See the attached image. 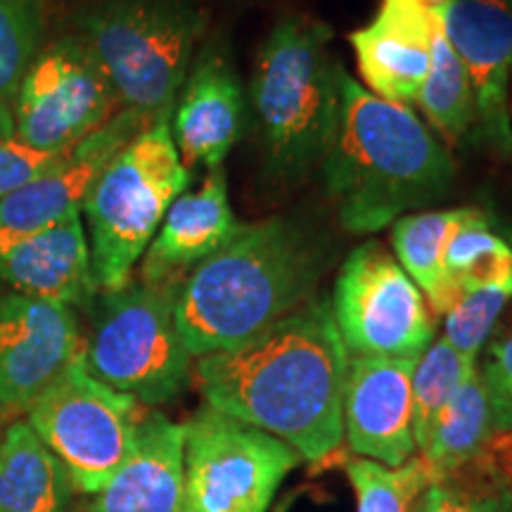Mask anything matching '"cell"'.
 <instances>
[{
    "mask_svg": "<svg viewBox=\"0 0 512 512\" xmlns=\"http://www.w3.org/2000/svg\"><path fill=\"white\" fill-rule=\"evenodd\" d=\"M347 366L330 304L306 302L240 347L197 358L195 377L207 406L318 463L344 439Z\"/></svg>",
    "mask_w": 512,
    "mask_h": 512,
    "instance_id": "1",
    "label": "cell"
},
{
    "mask_svg": "<svg viewBox=\"0 0 512 512\" xmlns=\"http://www.w3.org/2000/svg\"><path fill=\"white\" fill-rule=\"evenodd\" d=\"M342 226L377 233L451 188L456 166L406 105L377 98L339 69L337 119L323 155Z\"/></svg>",
    "mask_w": 512,
    "mask_h": 512,
    "instance_id": "2",
    "label": "cell"
},
{
    "mask_svg": "<svg viewBox=\"0 0 512 512\" xmlns=\"http://www.w3.org/2000/svg\"><path fill=\"white\" fill-rule=\"evenodd\" d=\"M323 252L290 219L240 226L192 268L176 290V325L190 356L228 351L261 335L309 302Z\"/></svg>",
    "mask_w": 512,
    "mask_h": 512,
    "instance_id": "3",
    "label": "cell"
},
{
    "mask_svg": "<svg viewBox=\"0 0 512 512\" xmlns=\"http://www.w3.org/2000/svg\"><path fill=\"white\" fill-rule=\"evenodd\" d=\"M339 69L325 24L285 17L268 34L254 62L249 102L273 176L297 178L323 162L337 119Z\"/></svg>",
    "mask_w": 512,
    "mask_h": 512,
    "instance_id": "4",
    "label": "cell"
},
{
    "mask_svg": "<svg viewBox=\"0 0 512 512\" xmlns=\"http://www.w3.org/2000/svg\"><path fill=\"white\" fill-rule=\"evenodd\" d=\"M202 29L185 0H100L81 15V38L121 110L150 121L174 112Z\"/></svg>",
    "mask_w": 512,
    "mask_h": 512,
    "instance_id": "5",
    "label": "cell"
},
{
    "mask_svg": "<svg viewBox=\"0 0 512 512\" xmlns=\"http://www.w3.org/2000/svg\"><path fill=\"white\" fill-rule=\"evenodd\" d=\"M169 121L171 117L159 119L133 138L105 166L81 204L93 275L102 292H117L131 283L133 266L190 183V169L181 162Z\"/></svg>",
    "mask_w": 512,
    "mask_h": 512,
    "instance_id": "6",
    "label": "cell"
},
{
    "mask_svg": "<svg viewBox=\"0 0 512 512\" xmlns=\"http://www.w3.org/2000/svg\"><path fill=\"white\" fill-rule=\"evenodd\" d=\"M176 290L128 283L105 292L83 342V361L95 380L145 406H162L183 392L192 356L176 325Z\"/></svg>",
    "mask_w": 512,
    "mask_h": 512,
    "instance_id": "7",
    "label": "cell"
},
{
    "mask_svg": "<svg viewBox=\"0 0 512 512\" xmlns=\"http://www.w3.org/2000/svg\"><path fill=\"white\" fill-rule=\"evenodd\" d=\"M183 427V512H266L302 465L290 444L211 406Z\"/></svg>",
    "mask_w": 512,
    "mask_h": 512,
    "instance_id": "8",
    "label": "cell"
},
{
    "mask_svg": "<svg viewBox=\"0 0 512 512\" xmlns=\"http://www.w3.org/2000/svg\"><path fill=\"white\" fill-rule=\"evenodd\" d=\"M29 427L64 465L74 489L95 496L124 463L140 403L95 380L83 354L27 408Z\"/></svg>",
    "mask_w": 512,
    "mask_h": 512,
    "instance_id": "9",
    "label": "cell"
},
{
    "mask_svg": "<svg viewBox=\"0 0 512 512\" xmlns=\"http://www.w3.org/2000/svg\"><path fill=\"white\" fill-rule=\"evenodd\" d=\"M332 318L349 354L420 358L434 337L425 294L380 242L347 256L332 292Z\"/></svg>",
    "mask_w": 512,
    "mask_h": 512,
    "instance_id": "10",
    "label": "cell"
},
{
    "mask_svg": "<svg viewBox=\"0 0 512 512\" xmlns=\"http://www.w3.org/2000/svg\"><path fill=\"white\" fill-rule=\"evenodd\" d=\"M117 95L81 36L53 41L24 72L12 98L19 138L50 155H67L117 114Z\"/></svg>",
    "mask_w": 512,
    "mask_h": 512,
    "instance_id": "11",
    "label": "cell"
},
{
    "mask_svg": "<svg viewBox=\"0 0 512 512\" xmlns=\"http://www.w3.org/2000/svg\"><path fill=\"white\" fill-rule=\"evenodd\" d=\"M155 121L131 110H119L114 117L91 133L83 143L48 174L38 176L8 197L0 200V252L15 242L41 233L50 226L81 211L88 190L98 181L105 166L119 155L133 138Z\"/></svg>",
    "mask_w": 512,
    "mask_h": 512,
    "instance_id": "12",
    "label": "cell"
},
{
    "mask_svg": "<svg viewBox=\"0 0 512 512\" xmlns=\"http://www.w3.org/2000/svg\"><path fill=\"white\" fill-rule=\"evenodd\" d=\"M81 354L69 306L0 294V406L29 408Z\"/></svg>",
    "mask_w": 512,
    "mask_h": 512,
    "instance_id": "13",
    "label": "cell"
},
{
    "mask_svg": "<svg viewBox=\"0 0 512 512\" xmlns=\"http://www.w3.org/2000/svg\"><path fill=\"white\" fill-rule=\"evenodd\" d=\"M415 366L418 358H349L342 425L356 456L389 467L413 458Z\"/></svg>",
    "mask_w": 512,
    "mask_h": 512,
    "instance_id": "14",
    "label": "cell"
},
{
    "mask_svg": "<svg viewBox=\"0 0 512 512\" xmlns=\"http://www.w3.org/2000/svg\"><path fill=\"white\" fill-rule=\"evenodd\" d=\"M441 17L448 43L470 76L475 124L491 145L510 152L512 0H451Z\"/></svg>",
    "mask_w": 512,
    "mask_h": 512,
    "instance_id": "15",
    "label": "cell"
},
{
    "mask_svg": "<svg viewBox=\"0 0 512 512\" xmlns=\"http://www.w3.org/2000/svg\"><path fill=\"white\" fill-rule=\"evenodd\" d=\"M441 15L418 0H382L373 22L349 36L366 91L396 105L418 102Z\"/></svg>",
    "mask_w": 512,
    "mask_h": 512,
    "instance_id": "16",
    "label": "cell"
},
{
    "mask_svg": "<svg viewBox=\"0 0 512 512\" xmlns=\"http://www.w3.org/2000/svg\"><path fill=\"white\" fill-rule=\"evenodd\" d=\"M171 112V136L185 169H221L245 126V93L230 62L207 48L195 62Z\"/></svg>",
    "mask_w": 512,
    "mask_h": 512,
    "instance_id": "17",
    "label": "cell"
},
{
    "mask_svg": "<svg viewBox=\"0 0 512 512\" xmlns=\"http://www.w3.org/2000/svg\"><path fill=\"white\" fill-rule=\"evenodd\" d=\"M223 169L209 171L200 188L176 197L143 259V283L178 287L192 268L238 233Z\"/></svg>",
    "mask_w": 512,
    "mask_h": 512,
    "instance_id": "18",
    "label": "cell"
},
{
    "mask_svg": "<svg viewBox=\"0 0 512 512\" xmlns=\"http://www.w3.org/2000/svg\"><path fill=\"white\" fill-rule=\"evenodd\" d=\"M0 280L24 297L46 299L69 309L91 306L98 283L81 211L3 249Z\"/></svg>",
    "mask_w": 512,
    "mask_h": 512,
    "instance_id": "19",
    "label": "cell"
},
{
    "mask_svg": "<svg viewBox=\"0 0 512 512\" xmlns=\"http://www.w3.org/2000/svg\"><path fill=\"white\" fill-rule=\"evenodd\" d=\"M185 427L162 413L140 418L124 463L88 512H183Z\"/></svg>",
    "mask_w": 512,
    "mask_h": 512,
    "instance_id": "20",
    "label": "cell"
},
{
    "mask_svg": "<svg viewBox=\"0 0 512 512\" xmlns=\"http://www.w3.org/2000/svg\"><path fill=\"white\" fill-rule=\"evenodd\" d=\"M74 484L29 422L0 432V512H72Z\"/></svg>",
    "mask_w": 512,
    "mask_h": 512,
    "instance_id": "21",
    "label": "cell"
},
{
    "mask_svg": "<svg viewBox=\"0 0 512 512\" xmlns=\"http://www.w3.org/2000/svg\"><path fill=\"white\" fill-rule=\"evenodd\" d=\"M475 209H437L406 214L394 221L392 247L403 271L420 287L434 313H446L460 294L448 285L444 271L446 247Z\"/></svg>",
    "mask_w": 512,
    "mask_h": 512,
    "instance_id": "22",
    "label": "cell"
},
{
    "mask_svg": "<svg viewBox=\"0 0 512 512\" xmlns=\"http://www.w3.org/2000/svg\"><path fill=\"white\" fill-rule=\"evenodd\" d=\"M491 437L494 432H491L489 399L479 368L475 366L441 411L430 444L422 451L434 482H441L475 463Z\"/></svg>",
    "mask_w": 512,
    "mask_h": 512,
    "instance_id": "23",
    "label": "cell"
},
{
    "mask_svg": "<svg viewBox=\"0 0 512 512\" xmlns=\"http://www.w3.org/2000/svg\"><path fill=\"white\" fill-rule=\"evenodd\" d=\"M418 105L448 143H458L475 126V95L463 62L444 34V17L434 29L430 74L422 83Z\"/></svg>",
    "mask_w": 512,
    "mask_h": 512,
    "instance_id": "24",
    "label": "cell"
},
{
    "mask_svg": "<svg viewBox=\"0 0 512 512\" xmlns=\"http://www.w3.org/2000/svg\"><path fill=\"white\" fill-rule=\"evenodd\" d=\"M444 271L458 294L482 287H512V247L489 226L484 211L475 209L446 247Z\"/></svg>",
    "mask_w": 512,
    "mask_h": 512,
    "instance_id": "25",
    "label": "cell"
},
{
    "mask_svg": "<svg viewBox=\"0 0 512 512\" xmlns=\"http://www.w3.org/2000/svg\"><path fill=\"white\" fill-rule=\"evenodd\" d=\"M347 477L354 486L356 512H418L422 496L434 484L422 456H413L399 467L356 458L347 463Z\"/></svg>",
    "mask_w": 512,
    "mask_h": 512,
    "instance_id": "26",
    "label": "cell"
},
{
    "mask_svg": "<svg viewBox=\"0 0 512 512\" xmlns=\"http://www.w3.org/2000/svg\"><path fill=\"white\" fill-rule=\"evenodd\" d=\"M475 366L477 361L460 356L444 337L430 344L418 358L413 373V437L420 453L430 444L434 425L446 403Z\"/></svg>",
    "mask_w": 512,
    "mask_h": 512,
    "instance_id": "27",
    "label": "cell"
},
{
    "mask_svg": "<svg viewBox=\"0 0 512 512\" xmlns=\"http://www.w3.org/2000/svg\"><path fill=\"white\" fill-rule=\"evenodd\" d=\"M46 12L48 0H0V105H12L38 50Z\"/></svg>",
    "mask_w": 512,
    "mask_h": 512,
    "instance_id": "28",
    "label": "cell"
},
{
    "mask_svg": "<svg viewBox=\"0 0 512 512\" xmlns=\"http://www.w3.org/2000/svg\"><path fill=\"white\" fill-rule=\"evenodd\" d=\"M510 299L512 287L503 285L463 292L458 302L444 313V339L460 356L477 361L479 351L496 332Z\"/></svg>",
    "mask_w": 512,
    "mask_h": 512,
    "instance_id": "29",
    "label": "cell"
},
{
    "mask_svg": "<svg viewBox=\"0 0 512 512\" xmlns=\"http://www.w3.org/2000/svg\"><path fill=\"white\" fill-rule=\"evenodd\" d=\"M420 512H512V489L486 465L470 479L451 475L425 491Z\"/></svg>",
    "mask_w": 512,
    "mask_h": 512,
    "instance_id": "30",
    "label": "cell"
},
{
    "mask_svg": "<svg viewBox=\"0 0 512 512\" xmlns=\"http://www.w3.org/2000/svg\"><path fill=\"white\" fill-rule=\"evenodd\" d=\"M62 159L64 155H50L24 143L15 128L12 107L0 105V200L36 181L38 176L48 174Z\"/></svg>",
    "mask_w": 512,
    "mask_h": 512,
    "instance_id": "31",
    "label": "cell"
},
{
    "mask_svg": "<svg viewBox=\"0 0 512 512\" xmlns=\"http://www.w3.org/2000/svg\"><path fill=\"white\" fill-rule=\"evenodd\" d=\"M491 411V432L512 430V320L486 342L484 363L479 368Z\"/></svg>",
    "mask_w": 512,
    "mask_h": 512,
    "instance_id": "32",
    "label": "cell"
},
{
    "mask_svg": "<svg viewBox=\"0 0 512 512\" xmlns=\"http://www.w3.org/2000/svg\"><path fill=\"white\" fill-rule=\"evenodd\" d=\"M482 458H486V465L512 489V430L494 434L482 451Z\"/></svg>",
    "mask_w": 512,
    "mask_h": 512,
    "instance_id": "33",
    "label": "cell"
},
{
    "mask_svg": "<svg viewBox=\"0 0 512 512\" xmlns=\"http://www.w3.org/2000/svg\"><path fill=\"white\" fill-rule=\"evenodd\" d=\"M418 3H422V5H425V8H430V10L444 12L448 8V3H451V0H418Z\"/></svg>",
    "mask_w": 512,
    "mask_h": 512,
    "instance_id": "34",
    "label": "cell"
},
{
    "mask_svg": "<svg viewBox=\"0 0 512 512\" xmlns=\"http://www.w3.org/2000/svg\"><path fill=\"white\" fill-rule=\"evenodd\" d=\"M508 110H510V119H512V72H510V88H508Z\"/></svg>",
    "mask_w": 512,
    "mask_h": 512,
    "instance_id": "35",
    "label": "cell"
},
{
    "mask_svg": "<svg viewBox=\"0 0 512 512\" xmlns=\"http://www.w3.org/2000/svg\"><path fill=\"white\" fill-rule=\"evenodd\" d=\"M278 512H285V508H280V510H278Z\"/></svg>",
    "mask_w": 512,
    "mask_h": 512,
    "instance_id": "36",
    "label": "cell"
},
{
    "mask_svg": "<svg viewBox=\"0 0 512 512\" xmlns=\"http://www.w3.org/2000/svg\"><path fill=\"white\" fill-rule=\"evenodd\" d=\"M418 512H420V508H418Z\"/></svg>",
    "mask_w": 512,
    "mask_h": 512,
    "instance_id": "37",
    "label": "cell"
}]
</instances>
